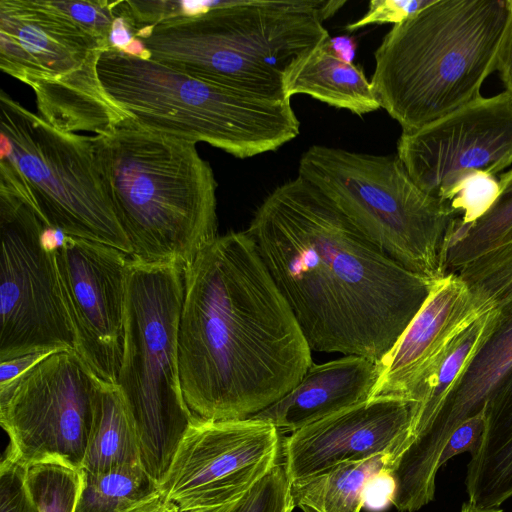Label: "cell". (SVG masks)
<instances>
[{"mask_svg":"<svg viewBox=\"0 0 512 512\" xmlns=\"http://www.w3.org/2000/svg\"><path fill=\"white\" fill-rule=\"evenodd\" d=\"M344 0L218 1L209 11L135 31L151 59L202 80L274 100L289 99L290 66L329 33Z\"/></svg>","mask_w":512,"mask_h":512,"instance_id":"277c9868","label":"cell"},{"mask_svg":"<svg viewBox=\"0 0 512 512\" xmlns=\"http://www.w3.org/2000/svg\"><path fill=\"white\" fill-rule=\"evenodd\" d=\"M499 186L498 197L482 217L454 226L445 257L447 273L487 252L512 231V169L501 175Z\"/></svg>","mask_w":512,"mask_h":512,"instance_id":"d4e9b609","label":"cell"},{"mask_svg":"<svg viewBox=\"0 0 512 512\" xmlns=\"http://www.w3.org/2000/svg\"><path fill=\"white\" fill-rule=\"evenodd\" d=\"M311 351L246 230L218 236L184 267L178 361L195 416L257 414L299 383Z\"/></svg>","mask_w":512,"mask_h":512,"instance_id":"7a4b0ae2","label":"cell"},{"mask_svg":"<svg viewBox=\"0 0 512 512\" xmlns=\"http://www.w3.org/2000/svg\"><path fill=\"white\" fill-rule=\"evenodd\" d=\"M397 157L428 194L450 202L469 174L512 164V96L479 97L417 130L402 132Z\"/></svg>","mask_w":512,"mask_h":512,"instance_id":"9a60e30c","label":"cell"},{"mask_svg":"<svg viewBox=\"0 0 512 512\" xmlns=\"http://www.w3.org/2000/svg\"><path fill=\"white\" fill-rule=\"evenodd\" d=\"M415 405L399 397L370 398L292 432L282 442L290 483L383 454L397 460L412 443Z\"/></svg>","mask_w":512,"mask_h":512,"instance_id":"e0dca14e","label":"cell"},{"mask_svg":"<svg viewBox=\"0 0 512 512\" xmlns=\"http://www.w3.org/2000/svg\"><path fill=\"white\" fill-rule=\"evenodd\" d=\"M55 258L74 351L98 379L116 385L130 256L108 245L62 235Z\"/></svg>","mask_w":512,"mask_h":512,"instance_id":"2e32d148","label":"cell"},{"mask_svg":"<svg viewBox=\"0 0 512 512\" xmlns=\"http://www.w3.org/2000/svg\"><path fill=\"white\" fill-rule=\"evenodd\" d=\"M158 489L159 486L140 464L99 472L82 470V484L74 512H121Z\"/></svg>","mask_w":512,"mask_h":512,"instance_id":"484cf974","label":"cell"},{"mask_svg":"<svg viewBox=\"0 0 512 512\" xmlns=\"http://www.w3.org/2000/svg\"><path fill=\"white\" fill-rule=\"evenodd\" d=\"M51 232L28 201L0 185V362L74 351Z\"/></svg>","mask_w":512,"mask_h":512,"instance_id":"8fae6325","label":"cell"},{"mask_svg":"<svg viewBox=\"0 0 512 512\" xmlns=\"http://www.w3.org/2000/svg\"><path fill=\"white\" fill-rule=\"evenodd\" d=\"M397 484L392 467L386 466L373 474L364 490V507L372 512L385 510L393 505Z\"/></svg>","mask_w":512,"mask_h":512,"instance_id":"836d02e7","label":"cell"},{"mask_svg":"<svg viewBox=\"0 0 512 512\" xmlns=\"http://www.w3.org/2000/svg\"><path fill=\"white\" fill-rule=\"evenodd\" d=\"M434 0H372L366 13L358 20L349 23L346 30L352 32L371 24H400L424 8Z\"/></svg>","mask_w":512,"mask_h":512,"instance_id":"1f68e13d","label":"cell"},{"mask_svg":"<svg viewBox=\"0 0 512 512\" xmlns=\"http://www.w3.org/2000/svg\"><path fill=\"white\" fill-rule=\"evenodd\" d=\"M279 432L273 424L252 417H197L159 488L180 512L232 502L279 462Z\"/></svg>","mask_w":512,"mask_h":512,"instance_id":"5bb4252c","label":"cell"},{"mask_svg":"<svg viewBox=\"0 0 512 512\" xmlns=\"http://www.w3.org/2000/svg\"><path fill=\"white\" fill-rule=\"evenodd\" d=\"M490 308L454 272L441 278L394 346L378 361L370 398L412 401L457 336ZM369 398V399H370Z\"/></svg>","mask_w":512,"mask_h":512,"instance_id":"ac0fdd59","label":"cell"},{"mask_svg":"<svg viewBox=\"0 0 512 512\" xmlns=\"http://www.w3.org/2000/svg\"><path fill=\"white\" fill-rule=\"evenodd\" d=\"M378 376V361L362 356L313 364L293 389L251 417L294 432L368 400Z\"/></svg>","mask_w":512,"mask_h":512,"instance_id":"d6986e66","label":"cell"},{"mask_svg":"<svg viewBox=\"0 0 512 512\" xmlns=\"http://www.w3.org/2000/svg\"><path fill=\"white\" fill-rule=\"evenodd\" d=\"M495 70L508 92L512 96V0H508V17L499 45Z\"/></svg>","mask_w":512,"mask_h":512,"instance_id":"e575fe53","label":"cell"},{"mask_svg":"<svg viewBox=\"0 0 512 512\" xmlns=\"http://www.w3.org/2000/svg\"><path fill=\"white\" fill-rule=\"evenodd\" d=\"M53 3L96 37L106 49H110L108 38L116 17L114 12L115 1L53 0Z\"/></svg>","mask_w":512,"mask_h":512,"instance_id":"4dcf8cb0","label":"cell"},{"mask_svg":"<svg viewBox=\"0 0 512 512\" xmlns=\"http://www.w3.org/2000/svg\"><path fill=\"white\" fill-rule=\"evenodd\" d=\"M485 431V413L484 408L481 412L465 420L449 437L446 442L439 460L441 468L453 457L469 453L473 456L479 446Z\"/></svg>","mask_w":512,"mask_h":512,"instance_id":"d6a6232c","label":"cell"},{"mask_svg":"<svg viewBox=\"0 0 512 512\" xmlns=\"http://www.w3.org/2000/svg\"><path fill=\"white\" fill-rule=\"evenodd\" d=\"M0 512H39L27 479V467L4 454L0 465Z\"/></svg>","mask_w":512,"mask_h":512,"instance_id":"f546056e","label":"cell"},{"mask_svg":"<svg viewBox=\"0 0 512 512\" xmlns=\"http://www.w3.org/2000/svg\"><path fill=\"white\" fill-rule=\"evenodd\" d=\"M294 507L291 483L279 461L234 501L193 512H292Z\"/></svg>","mask_w":512,"mask_h":512,"instance_id":"83f0119b","label":"cell"},{"mask_svg":"<svg viewBox=\"0 0 512 512\" xmlns=\"http://www.w3.org/2000/svg\"><path fill=\"white\" fill-rule=\"evenodd\" d=\"M499 192V181L494 175L474 172L466 176L458 184L449 202L458 215L454 226H466L482 217L493 205Z\"/></svg>","mask_w":512,"mask_h":512,"instance_id":"f1b7e54d","label":"cell"},{"mask_svg":"<svg viewBox=\"0 0 512 512\" xmlns=\"http://www.w3.org/2000/svg\"><path fill=\"white\" fill-rule=\"evenodd\" d=\"M298 175L407 269L436 279L447 274L446 251L458 215L421 189L397 155L312 145L300 157Z\"/></svg>","mask_w":512,"mask_h":512,"instance_id":"ba28073f","label":"cell"},{"mask_svg":"<svg viewBox=\"0 0 512 512\" xmlns=\"http://www.w3.org/2000/svg\"><path fill=\"white\" fill-rule=\"evenodd\" d=\"M27 479L39 512H74L82 470L59 458L27 466Z\"/></svg>","mask_w":512,"mask_h":512,"instance_id":"4316f807","label":"cell"},{"mask_svg":"<svg viewBox=\"0 0 512 512\" xmlns=\"http://www.w3.org/2000/svg\"><path fill=\"white\" fill-rule=\"evenodd\" d=\"M121 512H180V510L159 488Z\"/></svg>","mask_w":512,"mask_h":512,"instance_id":"74e56055","label":"cell"},{"mask_svg":"<svg viewBox=\"0 0 512 512\" xmlns=\"http://www.w3.org/2000/svg\"><path fill=\"white\" fill-rule=\"evenodd\" d=\"M50 353L36 352L0 362V386L10 383Z\"/></svg>","mask_w":512,"mask_h":512,"instance_id":"d590c367","label":"cell"},{"mask_svg":"<svg viewBox=\"0 0 512 512\" xmlns=\"http://www.w3.org/2000/svg\"><path fill=\"white\" fill-rule=\"evenodd\" d=\"M130 258L185 267L217 234V182L196 144L132 120L91 136Z\"/></svg>","mask_w":512,"mask_h":512,"instance_id":"3957f363","label":"cell"},{"mask_svg":"<svg viewBox=\"0 0 512 512\" xmlns=\"http://www.w3.org/2000/svg\"><path fill=\"white\" fill-rule=\"evenodd\" d=\"M184 267L129 258L118 387L139 435L141 465L160 487L196 420L180 383Z\"/></svg>","mask_w":512,"mask_h":512,"instance_id":"52a82bcc","label":"cell"},{"mask_svg":"<svg viewBox=\"0 0 512 512\" xmlns=\"http://www.w3.org/2000/svg\"><path fill=\"white\" fill-rule=\"evenodd\" d=\"M114 12L116 17L109 33V47L124 52L134 40L135 35L130 21L120 11L119 1L114 3Z\"/></svg>","mask_w":512,"mask_h":512,"instance_id":"8d00e7d4","label":"cell"},{"mask_svg":"<svg viewBox=\"0 0 512 512\" xmlns=\"http://www.w3.org/2000/svg\"><path fill=\"white\" fill-rule=\"evenodd\" d=\"M454 273L491 304V317L478 349L436 417L397 461L398 478L423 493L436 489L440 456L451 434L483 410L498 381L512 367V231Z\"/></svg>","mask_w":512,"mask_h":512,"instance_id":"7c38bea8","label":"cell"},{"mask_svg":"<svg viewBox=\"0 0 512 512\" xmlns=\"http://www.w3.org/2000/svg\"><path fill=\"white\" fill-rule=\"evenodd\" d=\"M334 52L343 60L352 63L357 49L355 38L351 36H338L330 38Z\"/></svg>","mask_w":512,"mask_h":512,"instance_id":"f35d334b","label":"cell"},{"mask_svg":"<svg viewBox=\"0 0 512 512\" xmlns=\"http://www.w3.org/2000/svg\"><path fill=\"white\" fill-rule=\"evenodd\" d=\"M246 231L318 352L381 360L441 279L391 258L299 175L262 201Z\"/></svg>","mask_w":512,"mask_h":512,"instance_id":"6da1fadb","label":"cell"},{"mask_svg":"<svg viewBox=\"0 0 512 512\" xmlns=\"http://www.w3.org/2000/svg\"><path fill=\"white\" fill-rule=\"evenodd\" d=\"M97 71L108 97L137 125L236 158L275 151L300 132L291 99L264 98L115 49L101 52Z\"/></svg>","mask_w":512,"mask_h":512,"instance_id":"8992f818","label":"cell"},{"mask_svg":"<svg viewBox=\"0 0 512 512\" xmlns=\"http://www.w3.org/2000/svg\"><path fill=\"white\" fill-rule=\"evenodd\" d=\"M106 47L53 0L0 1V67L35 93L39 116L67 133L111 131L131 119L106 94Z\"/></svg>","mask_w":512,"mask_h":512,"instance_id":"30bf717a","label":"cell"},{"mask_svg":"<svg viewBox=\"0 0 512 512\" xmlns=\"http://www.w3.org/2000/svg\"><path fill=\"white\" fill-rule=\"evenodd\" d=\"M0 185L69 237L132 254L103 183L91 136L58 130L0 93Z\"/></svg>","mask_w":512,"mask_h":512,"instance_id":"9c48e42d","label":"cell"},{"mask_svg":"<svg viewBox=\"0 0 512 512\" xmlns=\"http://www.w3.org/2000/svg\"><path fill=\"white\" fill-rule=\"evenodd\" d=\"M395 461L394 455L383 454L291 483L294 505L303 512H360L370 477L386 466L393 469Z\"/></svg>","mask_w":512,"mask_h":512,"instance_id":"603a6c76","label":"cell"},{"mask_svg":"<svg viewBox=\"0 0 512 512\" xmlns=\"http://www.w3.org/2000/svg\"><path fill=\"white\" fill-rule=\"evenodd\" d=\"M285 96L306 94L330 106L362 116L381 108L360 66L341 59L330 37L300 56L284 77Z\"/></svg>","mask_w":512,"mask_h":512,"instance_id":"44dd1931","label":"cell"},{"mask_svg":"<svg viewBox=\"0 0 512 512\" xmlns=\"http://www.w3.org/2000/svg\"><path fill=\"white\" fill-rule=\"evenodd\" d=\"M485 431L467 465L468 502L499 508L512 498V367L498 381L484 405Z\"/></svg>","mask_w":512,"mask_h":512,"instance_id":"ffe728a7","label":"cell"},{"mask_svg":"<svg viewBox=\"0 0 512 512\" xmlns=\"http://www.w3.org/2000/svg\"><path fill=\"white\" fill-rule=\"evenodd\" d=\"M459 512H503V510L500 508L483 509V508H479L467 501L462 504Z\"/></svg>","mask_w":512,"mask_h":512,"instance_id":"ab89813d","label":"cell"},{"mask_svg":"<svg viewBox=\"0 0 512 512\" xmlns=\"http://www.w3.org/2000/svg\"><path fill=\"white\" fill-rule=\"evenodd\" d=\"M491 309L490 304V308L485 313L457 336L432 373L414 393L412 401L416 405L412 442L434 420L446 397L478 349L488 328Z\"/></svg>","mask_w":512,"mask_h":512,"instance_id":"cb8c5ba5","label":"cell"},{"mask_svg":"<svg viewBox=\"0 0 512 512\" xmlns=\"http://www.w3.org/2000/svg\"><path fill=\"white\" fill-rule=\"evenodd\" d=\"M140 456L139 435L118 387L97 379L81 470L99 472L119 466L141 465Z\"/></svg>","mask_w":512,"mask_h":512,"instance_id":"7402d4cb","label":"cell"},{"mask_svg":"<svg viewBox=\"0 0 512 512\" xmlns=\"http://www.w3.org/2000/svg\"><path fill=\"white\" fill-rule=\"evenodd\" d=\"M97 379L75 351L58 350L0 386L5 454L26 467L59 458L81 469Z\"/></svg>","mask_w":512,"mask_h":512,"instance_id":"4fadbf2b","label":"cell"},{"mask_svg":"<svg viewBox=\"0 0 512 512\" xmlns=\"http://www.w3.org/2000/svg\"><path fill=\"white\" fill-rule=\"evenodd\" d=\"M507 17L508 0H434L393 25L374 52L370 81L381 108L402 132L481 97Z\"/></svg>","mask_w":512,"mask_h":512,"instance_id":"5b68a950","label":"cell"}]
</instances>
